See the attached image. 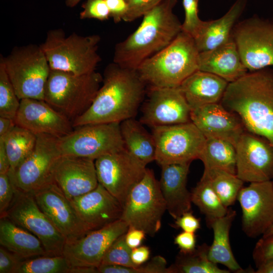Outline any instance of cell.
<instances>
[{
    "label": "cell",
    "mask_w": 273,
    "mask_h": 273,
    "mask_svg": "<svg viewBox=\"0 0 273 273\" xmlns=\"http://www.w3.org/2000/svg\"><path fill=\"white\" fill-rule=\"evenodd\" d=\"M199 159L204 164V171L218 170L236 174V148L229 142L206 139Z\"/></svg>",
    "instance_id": "cell-31"
},
{
    "label": "cell",
    "mask_w": 273,
    "mask_h": 273,
    "mask_svg": "<svg viewBox=\"0 0 273 273\" xmlns=\"http://www.w3.org/2000/svg\"><path fill=\"white\" fill-rule=\"evenodd\" d=\"M64 255H44L21 260L15 273H71Z\"/></svg>",
    "instance_id": "cell-36"
},
{
    "label": "cell",
    "mask_w": 273,
    "mask_h": 273,
    "mask_svg": "<svg viewBox=\"0 0 273 273\" xmlns=\"http://www.w3.org/2000/svg\"><path fill=\"white\" fill-rule=\"evenodd\" d=\"M220 103L239 117L246 130L273 146V69L247 72L229 83Z\"/></svg>",
    "instance_id": "cell-2"
},
{
    "label": "cell",
    "mask_w": 273,
    "mask_h": 273,
    "mask_svg": "<svg viewBox=\"0 0 273 273\" xmlns=\"http://www.w3.org/2000/svg\"><path fill=\"white\" fill-rule=\"evenodd\" d=\"M174 243L179 248L180 252H191L196 249V237L195 233L183 231L176 236Z\"/></svg>",
    "instance_id": "cell-47"
},
{
    "label": "cell",
    "mask_w": 273,
    "mask_h": 273,
    "mask_svg": "<svg viewBox=\"0 0 273 273\" xmlns=\"http://www.w3.org/2000/svg\"><path fill=\"white\" fill-rule=\"evenodd\" d=\"M150 255L149 248L146 246H140L132 249L131 258L133 263L136 266L146 262Z\"/></svg>",
    "instance_id": "cell-50"
},
{
    "label": "cell",
    "mask_w": 273,
    "mask_h": 273,
    "mask_svg": "<svg viewBox=\"0 0 273 273\" xmlns=\"http://www.w3.org/2000/svg\"><path fill=\"white\" fill-rule=\"evenodd\" d=\"M15 193V187L8 173H0V217L5 214L10 206Z\"/></svg>",
    "instance_id": "cell-44"
},
{
    "label": "cell",
    "mask_w": 273,
    "mask_h": 273,
    "mask_svg": "<svg viewBox=\"0 0 273 273\" xmlns=\"http://www.w3.org/2000/svg\"><path fill=\"white\" fill-rule=\"evenodd\" d=\"M255 273H273V259L257 268Z\"/></svg>",
    "instance_id": "cell-53"
},
{
    "label": "cell",
    "mask_w": 273,
    "mask_h": 273,
    "mask_svg": "<svg viewBox=\"0 0 273 273\" xmlns=\"http://www.w3.org/2000/svg\"><path fill=\"white\" fill-rule=\"evenodd\" d=\"M231 36L250 72L273 66V22L254 15L236 23Z\"/></svg>",
    "instance_id": "cell-10"
},
{
    "label": "cell",
    "mask_w": 273,
    "mask_h": 273,
    "mask_svg": "<svg viewBox=\"0 0 273 273\" xmlns=\"http://www.w3.org/2000/svg\"><path fill=\"white\" fill-rule=\"evenodd\" d=\"M128 224L119 219L82 237L66 242L63 251L71 267L98 268L113 243L126 233Z\"/></svg>",
    "instance_id": "cell-15"
},
{
    "label": "cell",
    "mask_w": 273,
    "mask_h": 273,
    "mask_svg": "<svg viewBox=\"0 0 273 273\" xmlns=\"http://www.w3.org/2000/svg\"><path fill=\"white\" fill-rule=\"evenodd\" d=\"M79 14L81 19H95L100 21L109 19L110 12L105 0H86Z\"/></svg>",
    "instance_id": "cell-41"
},
{
    "label": "cell",
    "mask_w": 273,
    "mask_h": 273,
    "mask_svg": "<svg viewBox=\"0 0 273 273\" xmlns=\"http://www.w3.org/2000/svg\"><path fill=\"white\" fill-rule=\"evenodd\" d=\"M209 248L203 243L191 252H179L175 262L169 266L170 273H229V270L220 268L209 259Z\"/></svg>",
    "instance_id": "cell-32"
},
{
    "label": "cell",
    "mask_w": 273,
    "mask_h": 273,
    "mask_svg": "<svg viewBox=\"0 0 273 273\" xmlns=\"http://www.w3.org/2000/svg\"><path fill=\"white\" fill-rule=\"evenodd\" d=\"M272 182H273V179L272 180Z\"/></svg>",
    "instance_id": "cell-58"
},
{
    "label": "cell",
    "mask_w": 273,
    "mask_h": 273,
    "mask_svg": "<svg viewBox=\"0 0 273 273\" xmlns=\"http://www.w3.org/2000/svg\"><path fill=\"white\" fill-rule=\"evenodd\" d=\"M236 215V211L229 209L225 215L207 224L213 232V240L209 246L208 255L212 262L224 265L230 271L238 272L242 269L234 256L230 242V229Z\"/></svg>",
    "instance_id": "cell-29"
},
{
    "label": "cell",
    "mask_w": 273,
    "mask_h": 273,
    "mask_svg": "<svg viewBox=\"0 0 273 273\" xmlns=\"http://www.w3.org/2000/svg\"><path fill=\"white\" fill-rule=\"evenodd\" d=\"M228 84V81L216 75L198 70L179 87L191 110L220 103Z\"/></svg>",
    "instance_id": "cell-26"
},
{
    "label": "cell",
    "mask_w": 273,
    "mask_h": 273,
    "mask_svg": "<svg viewBox=\"0 0 273 273\" xmlns=\"http://www.w3.org/2000/svg\"><path fill=\"white\" fill-rule=\"evenodd\" d=\"M163 0H129L126 13L123 18L125 22L133 21L143 17Z\"/></svg>",
    "instance_id": "cell-43"
},
{
    "label": "cell",
    "mask_w": 273,
    "mask_h": 273,
    "mask_svg": "<svg viewBox=\"0 0 273 273\" xmlns=\"http://www.w3.org/2000/svg\"><path fill=\"white\" fill-rule=\"evenodd\" d=\"M192 202L205 216L208 224L213 219L221 217L228 211L207 179L201 177L191 192Z\"/></svg>",
    "instance_id": "cell-33"
},
{
    "label": "cell",
    "mask_w": 273,
    "mask_h": 273,
    "mask_svg": "<svg viewBox=\"0 0 273 273\" xmlns=\"http://www.w3.org/2000/svg\"><path fill=\"white\" fill-rule=\"evenodd\" d=\"M271 21H272V22H273V17H272V20H271Z\"/></svg>",
    "instance_id": "cell-57"
},
{
    "label": "cell",
    "mask_w": 273,
    "mask_h": 273,
    "mask_svg": "<svg viewBox=\"0 0 273 273\" xmlns=\"http://www.w3.org/2000/svg\"><path fill=\"white\" fill-rule=\"evenodd\" d=\"M5 67L21 100H44L51 68L40 46L16 47L6 57L2 55Z\"/></svg>",
    "instance_id": "cell-7"
},
{
    "label": "cell",
    "mask_w": 273,
    "mask_h": 273,
    "mask_svg": "<svg viewBox=\"0 0 273 273\" xmlns=\"http://www.w3.org/2000/svg\"><path fill=\"white\" fill-rule=\"evenodd\" d=\"M100 40L98 34L83 36L74 32L66 36L63 29H55L47 32L40 46L51 70L82 75L95 71L101 62Z\"/></svg>",
    "instance_id": "cell-5"
},
{
    "label": "cell",
    "mask_w": 273,
    "mask_h": 273,
    "mask_svg": "<svg viewBox=\"0 0 273 273\" xmlns=\"http://www.w3.org/2000/svg\"><path fill=\"white\" fill-rule=\"evenodd\" d=\"M190 163L166 164L161 166L160 188L166 210L174 219L191 211V192L187 188Z\"/></svg>",
    "instance_id": "cell-24"
},
{
    "label": "cell",
    "mask_w": 273,
    "mask_h": 273,
    "mask_svg": "<svg viewBox=\"0 0 273 273\" xmlns=\"http://www.w3.org/2000/svg\"><path fill=\"white\" fill-rule=\"evenodd\" d=\"M110 16L116 23L123 20L126 13L128 4L126 0H105Z\"/></svg>",
    "instance_id": "cell-48"
},
{
    "label": "cell",
    "mask_w": 273,
    "mask_h": 273,
    "mask_svg": "<svg viewBox=\"0 0 273 273\" xmlns=\"http://www.w3.org/2000/svg\"><path fill=\"white\" fill-rule=\"evenodd\" d=\"M247 2L248 0H236L221 17L203 21L193 37L199 52L213 49L231 38L232 30L244 12Z\"/></svg>",
    "instance_id": "cell-27"
},
{
    "label": "cell",
    "mask_w": 273,
    "mask_h": 273,
    "mask_svg": "<svg viewBox=\"0 0 273 273\" xmlns=\"http://www.w3.org/2000/svg\"><path fill=\"white\" fill-rule=\"evenodd\" d=\"M198 0H183L185 19L181 25V30L193 37L203 21L198 15Z\"/></svg>",
    "instance_id": "cell-40"
},
{
    "label": "cell",
    "mask_w": 273,
    "mask_h": 273,
    "mask_svg": "<svg viewBox=\"0 0 273 273\" xmlns=\"http://www.w3.org/2000/svg\"><path fill=\"white\" fill-rule=\"evenodd\" d=\"M129 1V0H126V1L127 2H128Z\"/></svg>",
    "instance_id": "cell-56"
},
{
    "label": "cell",
    "mask_w": 273,
    "mask_h": 273,
    "mask_svg": "<svg viewBox=\"0 0 273 273\" xmlns=\"http://www.w3.org/2000/svg\"><path fill=\"white\" fill-rule=\"evenodd\" d=\"M36 139L35 134L17 125L5 139H2L10 164L9 171L16 168L31 154Z\"/></svg>",
    "instance_id": "cell-34"
},
{
    "label": "cell",
    "mask_w": 273,
    "mask_h": 273,
    "mask_svg": "<svg viewBox=\"0 0 273 273\" xmlns=\"http://www.w3.org/2000/svg\"><path fill=\"white\" fill-rule=\"evenodd\" d=\"M16 125L14 119L0 117V139H5Z\"/></svg>",
    "instance_id": "cell-52"
},
{
    "label": "cell",
    "mask_w": 273,
    "mask_h": 273,
    "mask_svg": "<svg viewBox=\"0 0 273 273\" xmlns=\"http://www.w3.org/2000/svg\"><path fill=\"white\" fill-rule=\"evenodd\" d=\"M166 210L159 183L153 171L147 168L143 178L129 193L120 219L129 227L142 230L153 237L160 230Z\"/></svg>",
    "instance_id": "cell-8"
},
{
    "label": "cell",
    "mask_w": 273,
    "mask_h": 273,
    "mask_svg": "<svg viewBox=\"0 0 273 273\" xmlns=\"http://www.w3.org/2000/svg\"><path fill=\"white\" fill-rule=\"evenodd\" d=\"M199 54L193 37L181 31L168 46L145 60L136 70L149 86L179 87L198 70Z\"/></svg>",
    "instance_id": "cell-4"
},
{
    "label": "cell",
    "mask_w": 273,
    "mask_h": 273,
    "mask_svg": "<svg viewBox=\"0 0 273 273\" xmlns=\"http://www.w3.org/2000/svg\"><path fill=\"white\" fill-rule=\"evenodd\" d=\"M191 109L179 87L149 86L140 121L151 127L191 121Z\"/></svg>",
    "instance_id": "cell-18"
},
{
    "label": "cell",
    "mask_w": 273,
    "mask_h": 273,
    "mask_svg": "<svg viewBox=\"0 0 273 273\" xmlns=\"http://www.w3.org/2000/svg\"><path fill=\"white\" fill-rule=\"evenodd\" d=\"M155 161L160 166L199 159L205 137L192 122L152 127Z\"/></svg>",
    "instance_id": "cell-11"
},
{
    "label": "cell",
    "mask_w": 273,
    "mask_h": 273,
    "mask_svg": "<svg viewBox=\"0 0 273 273\" xmlns=\"http://www.w3.org/2000/svg\"><path fill=\"white\" fill-rule=\"evenodd\" d=\"M36 136L33 151L16 168L8 173L17 189L29 194L54 181L53 167L61 155L58 138L46 134Z\"/></svg>",
    "instance_id": "cell-12"
},
{
    "label": "cell",
    "mask_w": 273,
    "mask_h": 273,
    "mask_svg": "<svg viewBox=\"0 0 273 273\" xmlns=\"http://www.w3.org/2000/svg\"><path fill=\"white\" fill-rule=\"evenodd\" d=\"M0 245L21 260L48 255L37 237L6 216L0 217Z\"/></svg>",
    "instance_id": "cell-28"
},
{
    "label": "cell",
    "mask_w": 273,
    "mask_h": 273,
    "mask_svg": "<svg viewBox=\"0 0 273 273\" xmlns=\"http://www.w3.org/2000/svg\"><path fill=\"white\" fill-rule=\"evenodd\" d=\"M236 174L244 182L273 179V146L265 139L245 130L236 146Z\"/></svg>",
    "instance_id": "cell-16"
},
{
    "label": "cell",
    "mask_w": 273,
    "mask_h": 273,
    "mask_svg": "<svg viewBox=\"0 0 273 273\" xmlns=\"http://www.w3.org/2000/svg\"><path fill=\"white\" fill-rule=\"evenodd\" d=\"M14 121L17 125L36 135L46 134L58 138L74 128L71 120L42 100H21Z\"/></svg>",
    "instance_id": "cell-20"
},
{
    "label": "cell",
    "mask_w": 273,
    "mask_h": 273,
    "mask_svg": "<svg viewBox=\"0 0 273 273\" xmlns=\"http://www.w3.org/2000/svg\"><path fill=\"white\" fill-rule=\"evenodd\" d=\"M4 216L37 237L48 255H63L66 239L39 208L32 194L15 188L13 200Z\"/></svg>",
    "instance_id": "cell-13"
},
{
    "label": "cell",
    "mask_w": 273,
    "mask_h": 273,
    "mask_svg": "<svg viewBox=\"0 0 273 273\" xmlns=\"http://www.w3.org/2000/svg\"><path fill=\"white\" fill-rule=\"evenodd\" d=\"M190 117L206 139L224 140L235 146L246 130L239 117L220 103L192 109Z\"/></svg>",
    "instance_id": "cell-23"
},
{
    "label": "cell",
    "mask_w": 273,
    "mask_h": 273,
    "mask_svg": "<svg viewBox=\"0 0 273 273\" xmlns=\"http://www.w3.org/2000/svg\"><path fill=\"white\" fill-rule=\"evenodd\" d=\"M198 70L216 75L229 83L248 72L232 38L210 50L199 52Z\"/></svg>",
    "instance_id": "cell-25"
},
{
    "label": "cell",
    "mask_w": 273,
    "mask_h": 273,
    "mask_svg": "<svg viewBox=\"0 0 273 273\" xmlns=\"http://www.w3.org/2000/svg\"><path fill=\"white\" fill-rule=\"evenodd\" d=\"M103 81L96 71L75 75L51 70L44 100L72 121L84 113L92 104Z\"/></svg>",
    "instance_id": "cell-6"
},
{
    "label": "cell",
    "mask_w": 273,
    "mask_h": 273,
    "mask_svg": "<svg viewBox=\"0 0 273 273\" xmlns=\"http://www.w3.org/2000/svg\"><path fill=\"white\" fill-rule=\"evenodd\" d=\"M58 146L61 155L94 160L125 149L119 122L90 123L74 127L70 133L58 138Z\"/></svg>",
    "instance_id": "cell-9"
},
{
    "label": "cell",
    "mask_w": 273,
    "mask_h": 273,
    "mask_svg": "<svg viewBox=\"0 0 273 273\" xmlns=\"http://www.w3.org/2000/svg\"><path fill=\"white\" fill-rule=\"evenodd\" d=\"M237 200L243 231L251 238L263 235L273 224L272 181L251 183L241 189Z\"/></svg>",
    "instance_id": "cell-17"
},
{
    "label": "cell",
    "mask_w": 273,
    "mask_h": 273,
    "mask_svg": "<svg viewBox=\"0 0 273 273\" xmlns=\"http://www.w3.org/2000/svg\"><path fill=\"white\" fill-rule=\"evenodd\" d=\"M21 260L2 246L0 247V273H15Z\"/></svg>",
    "instance_id": "cell-46"
},
{
    "label": "cell",
    "mask_w": 273,
    "mask_h": 273,
    "mask_svg": "<svg viewBox=\"0 0 273 273\" xmlns=\"http://www.w3.org/2000/svg\"><path fill=\"white\" fill-rule=\"evenodd\" d=\"M98 182L122 207L132 188L143 178L147 168L125 149L103 155L95 160Z\"/></svg>",
    "instance_id": "cell-14"
},
{
    "label": "cell",
    "mask_w": 273,
    "mask_h": 273,
    "mask_svg": "<svg viewBox=\"0 0 273 273\" xmlns=\"http://www.w3.org/2000/svg\"><path fill=\"white\" fill-rule=\"evenodd\" d=\"M10 169V164L6 152L4 140L0 139V173H7Z\"/></svg>",
    "instance_id": "cell-51"
},
{
    "label": "cell",
    "mask_w": 273,
    "mask_h": 273,
    "mask_svg": "<svg viewBox=\"0 0 273 273\" xmlns=\"http://www.w3.org/2000/svg\"><path fill=\"white\" fill-rule=\"evenodd\" d=\"M78 217L88 233L120 219V202L100 184L92 191L70 200Z\"/></svg>",
    "instance_id": "cell-22"
},
{
    "label": "cell",
    "mask_w": 273,
    "mask_h": 273,
    "mask_svg": "<svg viewBox=\"0 0 273 273\" xmlns=\"http://www.w3.org/2000/svg\"><path fill=\"white\" fill-rule=\"evenodd\" d=\"M147 84L137 70L115 63L105 68L102 85L90 107L73 121L74 127L90 123L119 122L134 118Z\"/></svg>",
    "instance_id": "cell-1"
},
{
    "label": "cell",
    "mask_w": 273,
    "mask_h": 273,
    "mask_svg": "<svg viewBox=\"0 0 273 273\" xmlns=\"http://www.w3.org/2000/svg\"><path fill=\"white\" fill-rule=\"evenodd\" d=\"M146 234L142 230L129 227L125 234V240L127 245L131 249L141 246L143 241L145 239Z\"/></svg>",
    "instance_id": "cell-49"
},
{
    "label": "cell",
    "mask_w": 273,
    "mask_h": 273,
    "mask_svg": "<svg viewBox=\"0 0 273 273\" xmlns=\"http://www.w3.org/2000/svg\"><path fill=\"white\" fill-rule=\"evenodd\" d=\"M178 0H163L146 13L138 28L115 47L113 62L136 70L146 59L168 46L182 31L174 13Z\"/></svg>",
    "instance_id": "cell-3"
},
{
    "label": "cell",
    "mask_w": 273,
    "mask_h": 273,
    "mask_svg": "<svg viewBox=\"0 0 273 273\" xmlns=\"http://www.w3.org/2000/svg\"><path fill=\"white\" fill-rule=\"evenodd\" d=\"M20 100L6 70L2 55L0 58V117L15 118Z\"/></svg>",
    "instance_id": "cell-37"
},
{
    "label": "cell",
    "mask_w": 273,
    "mask_h": 273,
    "mask_svg": "<svg viewBox=\"0 0 273 273\" xmlns=\"http://www.w3.org/2000/svg\"><path fill=\"white\" fill-rule=\"evenodd\" d=\"M31 194L39 208L63 236L66 242L78 239L88 233L70 200L54 181Z\"/></svg>",
    "instance_id": "cell-19"
},
{
    "label": "cell",
    "mask_w": 273,
    "mask_h": 273,
    "mask_svg": "<svg viewBox=\"0 0 273 273\" xmlns=\"http://www.w3.org/2000/svg\"><path fill=\"white\" fill-rule=\"evenodd\" d=\"M98 273H170L165 259L156 256L147 263L135 267H126L113 264H101Z\"/></svg>",
    "instance_id": "cell-38"
},
{
    "label": "cell",
    "mask_w": 273,
    "mask_h": 273,
    "mask_svg": "<svg viewBox=\"0 0 273 273\" xmlns=\"http://www.w3.org/2000/svg\"><path fill=\"white\" fill-rule=\"evenodd\" d=\"M252 256L257 268L273 259V234L262 236L257 242Z\"/></svg>",
    "instance_id": "cell-42"
},
{
    "label": "cell",
    "mask_w": 273,
    "mask_h": 273,
    "mask_svg": "<svg viewBox=\"0 0 273 273\" xmlns=\"http://www.w3.org/2000/svg\"><path fill=\"white\" fill-rule=\"evenodd\" d=\"M54 181L70 200L95 189L98 184L95 160L61 155L53 169Z\"/></svg>",
    "instance_id": "cell-21"
},
{
    "label": "cell",
    "mask_w": 273,
    "mask_h": 273,
    "mask_svg": "<svg viewBox=\"0 0 273 273\" xmlns=\"http://www.w3.org/2000/svg\"><path fill=\"white\" fill-rule=\"evenodd\" d=\"M202 177L208 180L223 204L227 207L233 205L244 181L236 174L222 170L204 171Z\"/></svg>",
    "instance_id": "cell-35"
},
{
    "label": "cell",
    "mask_w": 273,
    "mask_h": 273,
    "mask_svg": "<svg viewBox=\"0 0 273 273\" xmlns=\"http://www.w3.org/2000/svg\"><path fill=\"white\" fill-rule=\"evenodd\" d=\"M273 234V224L268 229V230L263 235V236H267Z\"/></svg>",
    "instance_id": "cell-55"
},
{
    "label": "cell",
    "mask_w": 273,
    "mask_h": 273,
    "mask_svg": "<svg viewBox=\"0 0 273 273\" xmlns=\"http://www.w3.org/2000/svg\"><path fill=\"white\" fill-rule=\"evenodd\" d=\"M125 234L117 238L110 246L103 258L101 264H113L126 267L136 266L132 262L131 258L132 249L125 242Z\"/></svg>",
    "instance_id": "cell-39"
},
{
    "label": "cell",
    "mask_w": 273,
    "mask_h": 273,
    "mask_svg": "<svg viewBox=\"0 0 273 273\" xmlns=\"http://www.w3.org/2000/svg\"><path fill=\"white\" fill-rule=\"evenodd\" d=\"M174 227L183 231L195 233L201 227L200 219L196 217L192 211L184 213L175 219Z\"/></svg>",
    "instance_id": "cell-45"
},
{
    "label": "cell",
    "mask_w": 273,
    "mask_h": 273,
    "mask_svg": "<svg viewBox=\"0 0 273 273\" xmlns=\"http://www.w3.org/2000/svg\"><path fill=\"white\" fill-rule=\"evenodd\" d=\"M120 130L125 149L145 165L155 161L156 144L152 133L134 118L120 123Z\"/></svg>",
    "instance_id": "cell-30"
},
{
    "label": "cell",
    "mask_w": 273,
    "mask_h": 273,
    "mask_svg": "<svg viewBox=\"0 0 273 273\" xmlns=\"http://www.w3.org/2000/svg\"><path fill=\"white\" fill-rule=\"evenodd\" d=\"M81 0H66L65 3L67 7H74L76 6Z\"/></svg>",
    "instance_id": "cell-54"
}]
</instances>
